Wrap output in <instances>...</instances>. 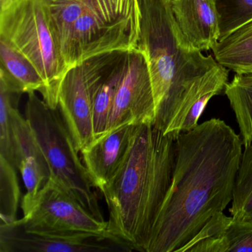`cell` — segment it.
<instances>
[{"mask_svg": "<svg viewBox=\"0 0 252 252\" xmlns=\"http://www.w3.org/2000/svg\"><path fill=\"white\" fill-rule=\"evenodd\" d=\"M224 91L235 114L246 147L252 144V73L236 74Z\"/></svg>", "mask_w": 252, "mask_h": 252, "instance_id": "18", "label": "cell"}, {"mask_svg": "<svg viewBox=\"0 0 252 252\" xmlns=\"http://www.w3.org/2000/svg\"><path fill=\"white\" fill-rule=\"evenodd\" d=\"M58 109L80 153L95 140L92 80L82 63L70 67L64 75Z\"/></svg>", "mask_w": 252, "mask_h": 252, "instance_id": "10", "label": "cell"}, {"mask_svg": "<svg viewBox=\"0 0 252 252\" xmlns=\"http://www.w3.org/2000/svg\"><path fill=\"white\" fill-rule=\"evenodd\" d=\"M0 39L34 65L45 82L42 99L58 108L60 85L68 67L43 0H18L0 11Z\"/></svg>", "mask_w": 252, "mask_h": 252, "instance_id": "4", "label": "cell"}, {"mask_svg": "<svg viewBox=\"0 0 252 252\" xmlns=\"http://www.w3.org/2000/svg\"><path fill=\"white\" fill-rule=\"evenodd\" d=\"M171 8L181 32L198 51L212 50L220 39L215 0H172Z\"/></svg>", "mask_w": 252, "mask_h": 252, "instance_id": "15", "label": "cell"}, {"mask_svg": "<svg viewBox=\"0 0 252 252\" xmlns=\"http://www.w3.org/2000/svg\"><path fill=\"white\" fill-rule=\"evenodd\" d=\"M132 249L106 234L45 235L28 232L18 221L0 225V252H129Z\"/></svg>", "mask_w": 252, "mask_h": 252, "instance_id": "9", "label": "cell"}, {"mask_svg": "<svg viewBox=\"0 0 252 252\" xmlns=\"http://www.w3.org/2000/svg\"><path fill=\"white\" fill-rule=\"evenodd\" d=\"M175 140L153 124L136 125L126 156L100 190L108 207L107 234L133 251L147 252L172 182Z\"/></svg>", "mask_w": 252, "mask_h": 252, "instance_id": "3", "label": "cell"}, {"mask_svg": "<svg viewBox=\"0 0 252 252\" xmlns=\"http://www.w3.org/2000/svg\"><path fill=\"white\" fill-rule=\"evenodd\" d=\"M26 119L49 166L51 177L73 198L106 222L96 193L74 139L58 108H51L35 92L28 94Z\"/></svg>", "mask_w": 252, "mask_h": 252, "instance_id": "5", "label": "cell"}, {"mask_svg": "<svg viewBox=\"0 0 252 252\" xmlns=\"http://www.w3.org/2000/svg\"><path fill=\"white\" fill-rule=\"evenodd\" d=\"M141 13L138 49L150 70L156 104L153 125L177 138L196 100L228 69L187 40L170 0H141Z\"/></svg>", "mask_w": 252, "mask_h": 252, "instance_id": "2", "label": "cell"}, {"mask_svg": "<svg viewBox=\"0 0 252 252\" xmlns=\"http://www.w3.org/2000/svg\"><path fill=\"white\" fill-rule=\"evenodd\" d=\"M135 126L122 125L107 131L80 152L94 188L101 190L114 175L127 153Z\"/></svg>", "mask_w": 252, "mask_h": 252, "instance_id": "12", "label": "cell"}, {"mask_svg": "<svg viewBox=\"0 0 252 252\" xmlns=\"http://www.w3.org/2000/svg\"><path fill=\"white\" fill-rule=\"evenodd\" d=\"M18 169L3 158L0 157V181H1V224H10L17 220V211L20 198Z\"/></svg>", "mask_w": 252, "mask_h": 252, "instance_id": "22", "label": "cell"}, {"mask_svg": "<svg viewBox=\"0 0 252 252\" xmlns=\"http://www.w3.org/2000/svg\"><path fill=\"white\" fill-rule=\"evenodd\" d=\"M94 0H43L49 14L53 32L62 44L75 22ZM62 51V49H61Z\"/></svg>", "mask_w": 252, "mask_h": 252, "instance_id": "21", "label": "cell"}, {"mask_svg": "<svg viewBox=\"0 0 252 252\" xmlns=\"http://www.w3.org/2000/svg\"><path fill=\"white\" fill-rule=\"evenodd\" d=\"M170 1H172V0H170Z\"/></svg>", "mask_w": 252, "mask_h": 252, "instance_id": "25", "label": "cell"}, {"mask_svg": "<svg viewBox=\"0 0 252 252\" xmlns=\"http://www.w3.org/2000/svg\"><path fill=\"white\" fill-rule=\"evenodd\" d=\"M155 117L156 104L147 59L138 48L131 50L105 132L125 125H153Z\"/></svg>", "mask_w": 252, "mask_h": 252, "instance_id": "8", "label": "cell"}, {"mask_svg": "<svg viewBox=\"0 0 252 252\" xmlns=\"http://www.w3.org/2000/svg\"><path fill=\"white\" fill-rule=\"evenodd\" d=\"M242 145L224 121L212 119L175 140L172 182L147 252H179L232 200Z\"/></svg>", "mask_w": 252, "mask_h": 252, "instance_id": "1", "label": "cell"}, {"mask_svg": "<svg viewBox=\"0 0 252 252\" xmlns=\"http://www.w3.org/2000/svg\"><path fill=\"white\" fill-rule=\"evenodd\" d=\"M231 216L252 222V144L245 147L236 176Z\"/></svg>", "mask_w": 252, "mask_h": 252, "instance_id": "20", "label": "cell"}, {"mask_svg": "<svg viewBox=\"0 0 252 252\" xmlns=\"http://www.w3.org/2000/svg\"><path fill=\"white\" fill-rule=\"evenodd\" d=\"M212 51L218 64L236 74L252 73V22L218 41Z\"/></svg>", "mask_w": 252, "mask_h": 252, "instance_id": "17", "label": "cell"}, {"mask_svg": "<svg viewBox=\"0 0 252 252\" xmlns=\"http://www.w3.org/2000/svg\"><path fill=\"white\" fill-rule=\"evenodd\" d=\"M18 0H0V8L1 11L6 9L8 7L11 6L13 3L17 2Z\"/></svg>", "mask_w": 252, "mask_h": 252, "instance_id": "24", "label": "cell"}, {"mask_svg": "<svg viewBox=\"0 0 252 252\" xmlns=\"http://www.w3.org/2000/svg\"><path fill=\"white\" fill-rule=\"evenodd\" d=\"M129 51H116L88 58L84 67L92 80L95 138L107 129L109 116L123 79Z\"/></svg>", "mask_w": 252, "mask_h": 252, "instance_id": "11", "label": "cell"}, {"mask_svg": "<svg viewBox=\"0 0 252 252\" xmlns=\"http://www.w3.org/2000/svg\"><path fill=\"white\" fill-rule=\"evenodd\" d=\"M219 17L220 39L252 22V0H215Z\"/></svg>", "mask_w": 252, "mask_h": 252, "instance_id": "23", "label": "cell"}, {"mask_svg": "<svg viewBox=\"0 0 252 252\" xmlns=\"http://www.w3.org/2000/svg\"><path fill=\"white\" fill-rule=\"evenodd\" d=\"M0 57V79L23 94L43 91L45 82L34 65L2 39Z\"/></svg>", "mask_w": 252, "mask_h": 252, "instance_id": "16", "label": "cell"}, {"mask_svg": "<svg viewBox=\"0 0 252 252\" xmlns=\"http://www.w3.org/2000/svg\"><path fill=\"white\" fill-rule=\"evenodd\" d=\"M18 104L13 107V126L17 147L18 169L26 188L21 208L30 204L51 177L49 166L26 117L19 111Z\"/></svg>", "mask_w": 252, "mask_h": 252, "instance_id": "13", "label": "cell"}, {"mask_svg": "<svg viewBox=\"0 0 252 252\" xmlns=\"http://www.w3.org/2000/svg\"><path fill=\"white\" fill-rule=\"evenodd\" d=\"M141 17V0H94L62 44L68 69L98 54L138 48Z\"/></svg>", "mask_w": 252, "mask_h": 252, "instance_id": "6", "label": "cell"}, {"mask_svg": "<svg viewBox=\"0 0 252 252\" xmlns=\"http://www.w3.org/2000/svg\"><path fill=\"white\" fill-rule=\"evenodd\" d=\"M22 94L0 79V157L17 169V147L11 111L13 107L19 103Z\"/></svg>", "mask_w": 252, "mask_h": 252, "instance_id": "19", "label": "cell"}, {"mask_svg": "<svg viewBox=\"0 0 252 252\" xmlns=\"http://www.w3.org/2000/svg\"><path fill=\"white\" fill-rule=\"evenodd\" d=\"M22 210L23 217L17 221L28 232L57 236L85 233L109 235L107 221L95 218L51 178Z\"/></svg>", "mask_w": 252, "mask_h": 252, "instance_id": "7", "label": "cell"}, {"mask_svg": "<svg viewBox=\"0 0 252 252\" xmlns=\"http://www.w3.org/2000/svg\"><path fill=\"white\" fill-rule=\"evenodd\" d=\"M252 252V222L214 215L179 252Z\"/></svg>", "mask_w": 252, "mask_h": 252, "instance_id": "14", "label": "cell"}]
</instances>
